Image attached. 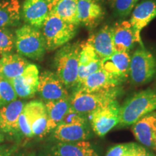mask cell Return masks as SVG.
Returning <instances> with one entry per match:
<instances>
[{
    "label": "cell",
    "mask_w": 156,
    "mask_h": 156,
    "mask_svg": "<svg viewBox=\"0 0 156 156\" xmlns=\"http://www.w3.org/2000/svg\"><path fill=\"white\" fill-rule=\"evenodd\" d=\"M80 48L79 43H68L54 56L56 74L67 88L76 86Z\"/></svg>",
    "instance_id": "1"
},
{
    "label": "cell",
    "mask_w": 156,
    "mask_h": 156,
    "mask_svg": "<svg viewBox=\"0 0 156 156\" xmlns=\"http://www.w3.org/2000/svg\"><path fill=\"white\" fill-rule=\"evenodd\" d=\"M156 109V93L151 89L136 93L121 106V126L132 125Z\"/></svg>",
    "instance_id": "2"
},
{
    "label": "cell",
    "mask_w": 156,
    "mask_h": 156,
    "mask_svg": "<svg viewBox=\"0 0 156 156\" xmlns=\"http://www.w3.org/2000/svg\"><path fill=\"white\" fill-rule=\"evenodd\" d=\"M120 90L113 87L94 92H85L76 90L70 97V110L79 114H90L95 109L116 101Z\"/></svg>",
    "instance_id": "3"
},
{
    "label": "cell",
    "mask_w": 156,
    "mask_h": 156,
    "mask_svg": "<svg viewBox=\"0 0 156 156\" xmlns=\"http://www.w3.org/2000/svg\"><path fill=\"white\" fill-rule=\"evenodd\" d=\"M15 46L20 55L34 60L41 59L46 51L42 33L29 25H23L16 30Z\"/></svg>",
    "instance_id": "4"
},
{
    "label": "cell",
    "mask_w": 156,
    "mask_h": 156,
    "mask_svg": "<svg viewBox=\"0 0 156 156\" xmlns=\"http://www.w3.org/2000/svg\"><path fill=\"white\" fill-rule=\"evenodd\" d=\"M42 28L46 50L53 51L68 44L75 36L77 25L66 22L49 12Z\"/></svg>",
    "instance_id": "5"
},
{
    "label": "cell",
    "mask_w": 156,
    "mask_h": 156,
    "mask_svg": "<svg viewBox=\"0 0 156 156\" xmlns=\"http://www.w3.org/2000/svg\"><path fill=\"white\" fill-rule=\"evenodd\" d=\"M53 131L54 137L62 142L81 141L90 136L87 121L83 115L70 109Z\"/></svg>",
    "instance_id": "6"
},
{
    "label": "cell",
    "mask_w": 156,
    "mask_h": 156,
    "mask_svg": "<svg viewBox=\"0 0 156 156\" xmlns=\"http://www.w3.org/2000/svg\"><path fill=\"white\" fill-rule=\"evenodd\" d=\"M156 73V59L143 46L137 48L130 58L129 75L136 85H143L152 80Z\"/></svg>",
    "instance_id": "7"
},
{
    "label": "cell",
    "mask_w": 156,
    "mask_h": 156,
    "mask_svg": "<svg viewBox=\"0 0 156 156\" xmlns=\"http://www.w3.org/2000/svg\"><path fill=\"white\" fill-rule=\"evenodd\" d=\"M120 108L116 100L90 113L91 127L98 136H105L118 125L120 121Z\"/></svg>",
    "instance_id": "8"
},
{
    "label": "cell",
    "mask_w": 156,
    "mask_h": 156,
    "mask_svg": "<svg viewBox=\"0 0 156 156\" xmlns=\"http://www.w3.org/2000/svg\"><path fill=\"white\" fill-rule=\"evenodd\" d=\"M37 92L46 102L69 98L67 87L56 73L50 71H45L39 75Z\"/></svg>",
    "instance_id": "9"
},
{
    "label": "cell",
    "mask_w": 156,
    "mask_h": 156,
    "mask_svg": "<svg viewBox=\"0 0 156 156\" xmlns=\"http://www.w3.org/2000/svg\"><path fill=\"white\" fill-rule=\"evenodd\" d=\"M17 96L22 98L34 97L38 91L39 72L36 65L30 64L24 72L10 82Z\"/></svg>",
    "instance_id": "10"
},
{
    "label": "cell",
    "mask_w": 156,
    "mask_h": 156,
    "mask_svg": "<svg viewBox=\"0 0 156 156\" xmlns=\"http://www.w3.org/2000/svg\"><path fill=\"white\" fill-rule=\"evenodd\" d=\"M132 132L140 143L156 151V112H152L132 124Z\"/></svg>",
    "instance_id": "11"
},
{
    "label": "cell",
    "mask_w": 156,
    "mask_h": 156,
    "mask_svg": "<svg viewBox=\"0 0 156 156\" xmlns=\"http://www.w3.org/2000/svg\"><path fill=\"white\" fill-rule=\"evenodd\" d=\"M156 17V1L147 0L134 7L129 23L137 41L142 46L140 34L145 27Z\"/></svg>",
    "instance_id": "12"
},
{
    "label": "cell",
    "mask_w": 156,
    "mask_h": 156,
    "mask_svg": "<svg viewBox=\"0 0 156 156\" xmlns=\"http://www.w3.org/2000/svg\"><path fill=\"white\" fill-rule=\"evenodd\" d=\"M34 136H43L46 134L48 116L45 104L40 101H32L23 107Z\"/></svg>",
    "instance_id": "13"
},
{
    "label": "cell",
    "mask_w": 156,
    "mask_h": 156,
    "mask_svg": "<svg viewBox=\"0 0 156 156\" xmlns=\"http://www.w3.org/2000/svg\"><path fill=\"white\" fill-rule=\"evenodd\" d=\"M49 14L47 0H25L22 15L25 22L36 28H41Z\"/></svg>",
    "instance_id": "14"
},
{
    "label": "cell",
    "mask_w": 156,
    "mask_h": 156,
    "mask_svg": "<svg viewBox=\"0 0 156 156\" xmlns=\"http://www.w3.org/2000/svg\"><path fill=\"white\" fill-rule=\"evenodd\" d=\"M122 82V80L107 73L101 68L98 71L90 75L83 83L76 87V90L85 92H94L116 87Z\"/></svg>",
    "instance_id": "15"
},
{
    "label": "cell",
    "mask_w": 156,
    "mask_h": 156,
    "mask_svg": "<svg viewBox=\"0 0 156 156\" xmlns=\"http://www.w3.org/2000/svg\"><path fill=\"white\" fill-rule=\"evenodd\" d=\"M25 104L15 100L0 108V132L8 134L19 132L18 119Z\"/></svg>",
    "instance_id": "16"
},
{
    "label": "cell",
    "mask_w": 156,
    "mask_h": 156,
    "mask_svg": "<svg viewBox=\"0 0 156 156\" xmlns=\"http://www.w3.org/2000/svg\"><path fill=\"white\" fill-rule=\"evenodd\" d=\"M112 36L115 52H128L138 43L129 21L116 23L112 27Z\"/></svg>",
    "instance_id": "17"
},
{
    "label": "cell",
    "mask_w": 156,
    "mask_h": 156,
    "mask_svg": "<svg viewBox=\"0 0 156 156\" xmlns=\"http://www.w3.org/2000/svg\"><path fill=\"white\" fill-rule=\"evenodd\" d=\"M130 58L128 52H115L109 57L101 59V69L124 81L129 75Z\"/></svg>",
    "instance_id": "18"
},
{
    "label": "cell",
    "mask_w": 156,
    "mask_h": 156,
    "mask_svg": "<svg viewBox=\"0 0 156 156\" xmlns=\"http://www.w3.org/2000/svg\"><path fill=\"white\" fill-rule=\"evenodd\" d=\"M77 15L80 25L93 28L103 17L101 6L94 0H78Z\"/></svg>",
    "instance_id": "19"
},
{
    "label": "cell",
    "mask_w": 156,
    "mask_h": 156,
    "mask_svg": "<svg viewBox=\"0 0 156 156\" xmlns=\"http://www.w3.org/2000/svg\"><path fill=\"white\" fill-rule=\"evenodd\" d=\"M96 52L101 59L109 57L115 53L113 42L112 27H103L96 34H93L87 41Z\"/></svg>",
    "instance_id": "20"
},
{
    "label": "cell",
    "mask_w": 156,
    "mask_h": 156,
    "mask_svg": "<svg viewBox=\"0 0 156 156\" xmlns=\"http://www.w3.org/2000/svg\"><path fill=\"white\" fill-rule=\"evenodd\" d=\"M54 156H98L89 142L81 140L77 142H59L52 147Z\"/></svg>",
    "instance_id": "21"
},
{
    "label": "cell",
    "mask_w": 156,
    "mask_h": 156,
    "mask_svg": "<svg viewBox=\"0 0 156 156\" xmlns=\"http://www.w3.org/2000/svg\"><path fill=\"white\" fill-rule=\"evenodd\" d=\"M49 12L66 22L79 25L77 15L78 0H47Z\"/></svg>",
    "instance_id": "22"
},
{
    "label": "cell",
    "mask_w": 156,
    "mask_h": 156,
    "mask_svg": "<svg viewBox=\"0 0 156 156\" xmlns=\"http://www.w3.org/2000/svg\"><path fill=\"white\" fill-rule=\"evenodd\" d=\"M0 63L2 74L9 83L15 77L20 75L30 63L20 54H2Z\"/></svg>",
    "instance_id": "23"
},
{
    "label": "cell",
    "mask_w": 156,
    "mask_h": 156,
    "mask_svg": "<svg viewBox=\"0 0 156 156\" xmlns=\"http://www.w3.org/2000/svg\"><path fill=\"white\" fill-rule=\"evenodd\" d=\"M48 116L46 134L53 131L61 123L70 108V97L59 100L46 101L45 103Z\"/></svg>",
    "instance_id": "24"
},
{
    "label": "cell",
    "mask_w": 156,
    "mask_h": 156,
    "mask_svg": "<svg viewBox=\"0 0 156 156\" xmlns=\"http://www.w3.org/2000/svg\"><path fill=\"white\" fill-rule=\"evenodd\" d=\"M20 17V4L19 0L0 1V28L18 23Z\"/></svg>",
    "instance_id": "25"
},
{
    "label": "cell",
    "mask_w": 156,
    "mask_h": 156,
    "mask_svg": "<svg viewBox=\"0 0 156 156\" xmlns=\"http://www.w3.org/2000/svg\"><path fill=\"white\" fill-rule=\"evenodd\" d=\"M17 97L11 83L0 73V108L17 100Z\"/></svg>",
    "instance_id": "26"
},
{
    "label": "cell",
    "mask_w": 156,
    "mask_h": 156,
    "mask_svg": "<svg viewBox=\"0 0 156 156\" xmlns=\"http://www.w3.org/2000/svg\"><path fill=\"white\" fill-rule=\"evenodd\" d=\"M99 56L97 55L93 46L86 41L81 44L80 52L79 65L85 66L92 63L99 59Z\"/></svg>",
    "instance_id": "27"
},
{
    "label": "cell",
    "mask_w": 156,
    "mask_h": 156,
    "mask_svg": "<svg viewBox=\"0 0 156 156\" xmlns=\"http://www.w3.org/2000/svg\"><path fill=\"white\" fill-rule=\"evenodd\" d=\"M15 46V36L8 29L0 28V54H8Z\"/></svg>",
    "instance_id": "28"
},
{
    "label": "cell",
    "mask_w": 156,
    "mask_h": 156,
    "mask_svg": "<svg viewBox=\"0 0 156 156\" xmlns=\"http://www.w3.org/2000/svg\"><path fill=\"white\" fill-rule=\"evenodd\" d=\"M101 68V59L96 60V61L92 62V63L87 64V65L81 66L79 65L78 69V75L77 79V83H76V87L81 83L85 80L90 75L93 74L95 72L98 71Z\"/></svg>",
    "instance_id": "29"
},
{
    "label": "cell",
    "mask_w": 156,
    "mask_h": 156,
    "mask_svg": "<svg viewBox=\"0 0 156 156\" xmlns=\"http://www.w3.org/2000/svg\"><path fill=\"white\" fill-rule=\"evenodd\" d=\"M138 1L139 0H115L113 6L119 15L125 17L131 12Z\"/></svg>",
    "instance_id": "30"
},
{
    "label": "cell",
    "mask_w": 156,
    "mask_h": 156,
    "mask_svg": "<svg viewBox=\"0 0 156 156\" xmlns=\"http://www.w3.org/2000/svg\"><path fill=\"white\" fill-rule=\"evenodd\" d=\"M134 145L133 142H130L113 146L107 152L106 156H127L131 153Z\"/></svg>",
    "instance_id": "31"
},
{
    "label": "cell",
    "mask_w": 156,
    "mask_h": 156,
    "mask_svg": "<svg viewBox=\"0 0 156 156\" xmlns=\"http://www.w3.org/2000/svg\"><path fill=\"white\" fill-rule=\"evenodd\" d=\"M18 127L19 132H20L23 134H24L25 136H28V137H32V136H34L30 123L28 122V118H27L26 114H25L23 109L19 116Z\"/></svg>",
    "instance_id": "32"
},
{
    "label": "cell",
    "mask_w": 156,
    "mask_h": 156,
    "mask_svg": "<svg viewBox=\"0 0 156 156\" xmlns=\"http://www.w3.org/2000/svg\"><path fill=\"white\" fill-rule=\"evenodd\" d=\"M132 156H155L151 151H147L143 146L134 144Z\"/></svg>",
    "instance_id": "33"
},
{
    "label": "cell",
    "mask_w": 156,
    "mask_h": 156,
    "mask_svg": "<svg viewBox=\"0 0 156 156\" xmlns=\"http://www.w3.org/2000/svg\"><path fill=\"white\" fill-rule=\"evenodd\" d=\"M13 150L10 149H6L5 151H0V156H9L12 153Z\"/></svg>",
    "instance_id": "34"
},
{
    "label": "cell",
    "mask_w": 156,
    "mask_h": 156,
    "mask_svg": "<svg viewBox=\"0 0 156 156\" xmlns=\"http://www.w3.org/2000/svg\"><path fill=\"white\" fill-rule=\"evenodd\" d=\"M4 140H5V136H4L3 134L0 132V144L2 143V142H4Z\"/></svg>",
    "instance_id": "35"
},
{
    "label": "cell",
    "mask_w": 156,
    "mask_h": 156,
    "mask_svg": "<svg viewBox=\"0 0 156 156\" xmlns=\"http://www.w3.org/2000/svg\"><path fill=\"white\" fill-rule=\"evenodd\" d=\"M109 2H110L112 4V5H114V3L115 0H109Z\"/></svg>",
    "instance_id": "36"
},
{
    "label": "cell",
    "mask_w": 156,
    "mask_h": 156,
    "mask_svg": "<svg viewBox=\"0 0 156 156\" xmlns=\"http://www.w3.org/2000/svg\"><path fill=\"white\" fill-rule=\"evenodd\" d=\"M2 73V65H1V63H0V73Z\"/></svg>",
    "instance_id": "37"
},
{
    "label": "cell",
    "mask_w": 156,
    "mask_h": 156,
    "mask_svg": "<svg viewBox=\"0 0 156 156\" xmlns=\"http://www.w3.org/2000/svg\"><path fill=\"white\" fill-rule=\"evenodd\" d=\"M94 1L97 2H99V1H101V0H94Z\"/></svg>",
    "instance_id": "38"
}]
</instances>
